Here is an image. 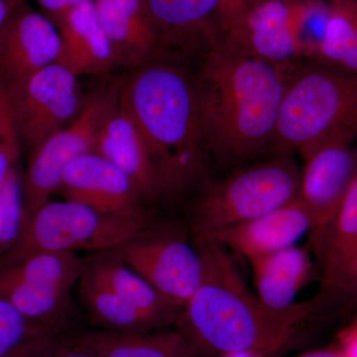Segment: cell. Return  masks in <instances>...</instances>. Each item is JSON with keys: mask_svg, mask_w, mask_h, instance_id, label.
Wrapping results in <instances>:
<instances>
[{"mask_svg": "<svg viewBox=\"0 0 357 357\" xmlns=\"http://www.w3.org/2000/svg\"><path fill=\"white\" fill-rule=\"evenodd\" d=\"M192 62L213 169L222 175L271 155L282 100L295 65L270 64L223 40Z\"/></svg>", "mask_w": 357, "mask_h": 357, "instance_id": "1", "label": "cell"}, {"mask_svg": "<svg viewBox=\"0 0 357 357\" xmlns=\"http://www.w3.org/2000/svg\"><path fill=\"white\" fill-rule=\"evenodd\" d=\"M119 83L158 174L165 204L183 203L211 176L189 63L158 54Z\"/></svg>", "mask_w": 357, "mask_h": 357, "instance_id": "2", "label": "cell"}, {"mask_svg": "<svg viewBox=\"0 0 357 357\" xmlns=\"http://www.w3.org/2000/svg\"><path fill=\"white\" fill-rule=\"evenodd\" d=\"M203 276L185 303L175 328L198 356L252 351L267 357L285 349L298 328L321 312L314 299L285 311L268 309L246 286L230 251L206 238H194Z\"/></svg>", "mask_w": 357, "mask_h": 357, "instance_id": "3", "label": "cell"}, {"mask_svg": "<svg viewBox=\"0 0 357 357\" xmlns=\"http://www.w3.org/2000/svg\"><path fill=\"white\" fill-rule=\"evenodd\" d=\"M300 167L292 155H269L211 177L190 198L192 237L206 238L298 199Z\"/></svg>", "mask_w": 357, "mask_h": 357, "instance_id": "4", "label": "cell"}, {"mask_svg": "<svg viewBox=\"0 0 357 357\" xmlns=\"http://www.w3.org/2000/svg\"><path fill=\"white\" fill-rule=\"evenodd\" d=\"M337 131L357 137V75L316 62L294 66L282 100L271 155L300 154Z\"/></svg>", "mask_w": 357, "mask_h": 357, "instance_id": "5", "label": "cell"}, {"mask_svg": "<svg viewBox=\"0 0 357 357\" xmlns=\"http://www.w3.org/2000/svg\"><path fill=\"white\" fill-rule=\"evenodd\" d=\"M158 220L153 210L136 215H109L67 199L49 201L24 223L20 239L0 258V264L39 253L112 250Z\"/></svg>", "mask_w": 357, "mask_h": 357, "instance_id": "6", "label": "cell"}, {"mask_svg": "<svg viewBox=\"0 0 357 357\" xmlns=\"http://www.w3.org/2000/svg\"><path fill=\"white\" fill-rule=\"evenodd\" d=\"M86 258L73 252L39 253L0 264V298L8 302L42 335L72 332L77 326L73 290Z\"/></svg>", "mask_w": 357, "mask_h": 357, "instance_id": "7", "label": "cell"}, {"mask_svg": "<svg viewBox=\"0 0 357 357\" xmlns=\"http://www.w3.org/2000/svg\"><path fill=\"white\" fill-rule=\"evenodd\" d=\"M112 251L152 287L182 307L201 283V253L185 220H158Z\"/></svg>", "mask_w": 357, "mask_h": 357, "instance_id": "8", "label": "cell"}, {"mask_svg": "<svg viewBox=\"0 0 357 357\" xmlns=\"http://www.w3.org/2000/svg\"><path fill=\"white\" fill-rule=\"evenodd\" d=\"M119 84L98 89L84 98L79 114L69 126L51 136L30 153L23 175L25 222L58 192L67 167L93 152L105 115L119 93Z\"/></svg>", "mask_w": 357, "mask_h": 357, "instance_id": "9", "label": "cell"}, {"mask_svg": "<svg viewBox=\"0 0 357 357\" xmlns=\"http://www.w3.org/2000/svg\"><path fill=\"white\" fill-rule=\"evenodd\" d=\"M77 77L55 63L2 91L21 145L30 153L79 114L84 100Z\"/></svg>", "mask_w": 357, "mask_h": 357, "instance_id": "10", "label": "cell"}, {"mask_svg": "<svg viewBox=\"0 0 357 357\" xmlns=\"http://www.w3.org/2000/svg\"><path fill=\"white\" fill-rule=\"evenodd\" d=\"M299 195L312 220L310 245L332 222L357 173V137L337 131L300 153Z\"/></svg>", "mask_w": 357, "mask_h": 357, "instance_id": "11", "label": "cell"}, {"mask_svg": "<svg viewBox=\"0 0 357 357\" xmlns=\"http://www.w3.org/2000/svg\"><path fill=\"white\" fill-rule=\"evenodd\" d=\"M310 249L318 264L321 292L328 310L357 295V173L325 232Z\"/></svg>", "mask_w": 357, "mask_h": 357, "instance_id": "12", "label": "cell"}, {"mask_svg": "<svg viewBox=\"0 0 357 357\" xmlns=\"http://www.w3.org/2000/svg\"><path fill=\"white\" fill-rule=\"evenodd\" d=\"M159 54L190 63L222 40L220 0H143Z\"/></svg>", "mask_w": 357, "mask_h": 357, "instance_id": "13", "label": "cell"}, {"mask_svg": "<svg viewBox=\"0 0 357 357\" xmlns=\"http://www.w3.org/2000/svg\"><path fill=\"white\" fill-rule=\"evenodd\" d=\"M61 37L57 26L27 0L6 23L0 43V88L6 91L58 62Z\"/></svg>", "mask_w": 357, "mask_h": 357, "instance_id": "14", "label": "cell"}, {"mask_svg": "<svg viewBox=\"0 0 357 357\" xmlns=\"http://www.w3.org/2000/svg\"><path fill=\"white\" fill-rule=\"evenodd\" d=\"M57 192L67 201L109 215H136L152 210L130 178L95 152L79 157L67 167Z\"/></svg>", "mask_w": 357, "mask_h": 357, "instance_id": "15", "label": "cell"}, {"mask_svg": "<svg viewBox=\"0 0 357 357\" xmlns=\"http://www.w3.org/2000/svg\"><path fill=\"white\" fill-rule=\"evenodd\" d=\"M222 40L270 64L302 62L293 25L292 0H265L223 29Z\"/></svg>", "mask_w": 357, "mask_h": 357, "instance_id": "16", "label": "cell"}, {"mask_svg": "<svg viewBox=\"0 0 357 357\" xmlns=\"http://www.w3.org/2000/svg\"><path fill=\"white\" fill-rule=\"evenodd\" d=\"M119 93L105 115L93 152L130 178L147 206L165 204L158 174Z\"/></svg>", "mask_w": 357, "mask_h": 357, "instance_id": "17", "label": "cell"}, {"mask_svg": "<svg viewBox=\"0 0 357 357\" xmlns=\"http://www.w3.org/2000/svg\"><path fill=\"white\" fill-rule=\"evenodd\" d=\"M311 231V218L297 199L206 239L243 256L249 262L297 245L298 241Z\"/></svg>", "mask_w": 357, "mask_h": 357, "instance_id": "18", "label": "cell"}, {"mask_svg": "<svg viewBox=\"0 0 357 357\" xmlns=\"http://www.w3.org/2000/svg\"><path fill=\"white\" fill-rule=\"evenodd\" d=\"M55 25L61 37L57 63L75 76L105 75L117 67L114 49L96 16L93 0L70 9Z\"/></svg>", "mask_w": 357, "mask_h": 357, "instance_id": "19", "label": "cell"}, {"mask_svg": "<svg viewBox=\"0 0 357 357\" xmlns=\"http://www.w3.org/2000/svg\"><path fill=\"white\" fill-rule=\"evenodd\" d=\"M93 4L117 66L135 69L158 55V38L143 0H93Z\"/></svg>", "mask_w": 357, "mask_h": 357, "instance_id": "20", "label": "cell"}, {"mask_svg": "<svg viewBox=\"0 0 357 357\" xmlns=\"http://www.w3.org/2000/svg\"><path fill=\"white\" fill-rule=\"evenodd\" d=\"M84 273L142 312L158 330L177 324L183 307L152 287L114 251L93 253L86 257Z\"/></svg>", "mask_w": 357, "mask_h": 357, "instance_id": "21", "label": "cell"}, {"mask_svg": "<svg viewBox=\"0 0 357 357\" xmlns=\"http://www.w3.org/2000/svg\"><path fill=\"white\" fill-rule=\"evenodd\" d=\"M256 296L273 311L295 306L296 298L316 272L311 251L294 245L249 261Z\"/></svg>", "mask_w": 357, "mask_h": 357, "instance_id": "22", "label": "cell"}, {"mask_svg": "<svg viewBox=\"0 0 357 357\" xmlns=\"http://www.w3.org/2000/svg\"><path fill=\"white\" fill-rule=\"evenodd\" d=\"M75 335L96 357H199L177 328L123 333L79 328Z\"/></svg>", "mask_w": 357, "mask_h": 357, "instance_id": "23", "label": "cell"}, {"mask_svg": "<svg viewBox=\"0 0 357 357\" xmlns=\"http://www.w3.org/2000/svg\"><path fill=\"white\" fill-rule=\"evenodd\" d=\"M77 288L81 306L95 328L123 333L158 331L142 312L84 271Z\"/></svg>", "mask_w": 357, "mask_h": 357, "instance_id": "24", "label": "cell"}, {"mask_svg": "<svg viewBox=\"0 0 357 357\" xmlns=\"http://www.w3.org/2000/svg\"><path fill=\"white\" fill-rule=\"evenodd\" d=\"M312 62L357 75V3L354 0L332 4L325 37Z\"/></svg>", "mask_w": 357, "mask_h": 357, "instance_id": "25", "label": "cell"}, {"mask_svg": "<svg viewBox=\"0 0 357 357\" xmlns=\"http://www.w3.org/2000/svg\"><path fill=\"white\" fill-rule=\"evenodd\" d=\"M294 34L302 62L318 55L332 13L330 0H292Z\"/></svg>", "mask_w": 357, "mask_h": 357, "instance_id": "26", "label": "cell"}, {"mask_svg": "<svg viewBox=\"0 0 357 357\" xmlns=\"http://www.w3.org/2000/svg\"><path fill=\"white\" fill-rule=\"evenodd\" d=\"M25 222L23 175L17 164L0 192V258L13 248Z\"/></svg>", "mask_w": 357, "mask_h": 357, "instance_id": "27", "label": "cell"}, {"mask_svg": "<svg viewBox=\"0 0 357 357\" xmlns=\"http://www.w3.org/2000/svg\"><path fill=\"white\" fill-rule=\"evenodd\" d=\"M21 146L6 96L0 89V192L10 171L20 164Z\"/></svg>", "mask_w": 357, "mask_h": 357, "instance_id": "28", "label": "cell"}, {"mask_svg": "<svg viewBox=\"0 0 357 357\" xmlns=\"http://www.w3.org/2000/svg\"><path fill=\"white\" fill-rule=\"evenodd\" d=\"M40 335L22 314L0 298V357L6 356L30 338Z\"/></svg>", "mask_w": 357, "mask_h": 357, "instance_id": "29", "label": "cell"}, {"mask_svg": "<svg viewBox=\"0 0 357 357\" xmlns=\"http://www.w3.org/2000/svg\"><path fill=\"white\" fill-rule=\"evenodd\" d=\"M50 357H96L79 342L75 331L54 335L50 340Z\"/></svg>", "mask_w": 357, "mask_h": 357, "instance_id": "30", "label": "cell"}, {"mask_svg": "<svg viewBox=\"0 0 357 357\" xmlns=\"http://www.w3.org/2000/svg\"><path fill=\"white\" fill-rule=\"evenodd\" d=\"M265 0H220V14L223 29L232 21L241 17L243 14Z\"/></svg>", "mask_w": 357, "mask_h": 357, "instance_id": "31", "label": "cell"}, {"mask_svg": "<svg viewBox=\"0 0 357 357\" xmlns=\"http://www.w3.org/2000/svg\"><path fill=\"white\" fill-rule=\"evenodd\" d=\"M50 340L46 335L30 338L4 357H50Z\"/></svg>", "mask_w": 357, "mask_h": 357, "instance_id": "32", "label": "cell"}, {"mask_svg": "<svg viewBox=\"0 0 357 357\" xmlns=\"http://www.w3.org/2000/svg\"><path fill=\"white\" fill-rule=\"evenodd\" d=\"M86 0H36L44 15L54 23L58 22L70 9L79 6Z\"/></svg>", "mask_w": 357, "mask_h": 357, "instance_id": "33", "label": "cell"}, {"mask_svg": "<svg viewBox=\"0 0 357 357\" xmlns=\"http://www.w3.org/2000/svg\"><path fill=\"white\" fill-rule=\"evenodd\" d=\"M340 347L345 357H357V332H344L340 335Z\"/></svg>", "mask_w": 357, "mask_h": 357, "instance_id": "34", "label": "cell"}, {"mask_svg": "<svg viewBox=\"0 0 357 357\" xmlns=\"http://www.w3.org/2000/svg\"><path fill=\"white\" fill-rule=\"evenodd\" d=\"M25 0H0V31L10 20L15 9Z\"/></svg>", "mask_w": 357, "mask_h": 357, "instance_id": "35", "label": "cell"}, {"mask_svg": "<svg viewBox=\"0 0 357 357\" xmlns=\"http://www.w3.org/2000/svg\"><path fill=\"white\" fill-rule=\"evenodd\" d=\"M295 357H345L340 347H330L304 352Z\"/></svg>", "mask_w": 357, "mask_h": 357, "instance_id": "36", "label": "cell"}, {"mask_svg": "<svg viewBox=\"0 0 357 357\" xmlns=\"http://www.w3.org/2000/svg\"><path fill=\"white\" fill-rule=\"evenodd\" d=\"M220 357H267L260 352L252 351H243L230 352V354H223Z\"/></svg>", "mask_w": 357, "mask_h": 357, "instance_id": "37", "label": "cell"}, {"mask_svg": "<svg viewBox=\"0 0 357 357\" xmlns=\"http://www.w3.org/2000/svg\"><path fill=\"white\" fill-rule=\"evenodd\" d=\"M344 332H357V314L351 325L349 326V328H345Z\"/></svg>", "mask_w": 357, "mask_h": 357, "instance_id": "38", "label": "cell"}, {"mask_svg": "<svg viewBox=\"0 0 357 357\" xmlns=\"http://www.w3.org/2000/svg\"><path fill=\"white\" fill-rule=\"evenodd\" d=\"M331 3L333 4V6H335V4L340 3L342 0H330Z\"/></svg>", "mask_w": 357, "mask_h": 357, "instance_id": "39", "label": "cell"}, {"mask_svg": "<svg viewBox=\"0 0 357 357\" xmlns=\"http://www.w3.org/2000/svg\"><path fill=\"white\" fill-rule=\"evenodd\" d=\"M4 27H6V26H4ZM3 29H2L1 31H0V43H1L2 33H3Z\"/></svg>", "mask_w": 357, "mask_h": 357, "instance_id": "40", "label": "cell"}, {"mask_svg": "<svg viewBox=\"0 0 357 357\" xmlns=\"http://www.w3.org/2000/svg\"><path fill=\"white\" fill-rule=\"evenodd\" d=\"M354 1H356V3H357V0H354Z\"/></svg>", "mask_w": 357, "mask_h": 357, "instance_id": "41", "label": "cell"}]
</instances>
